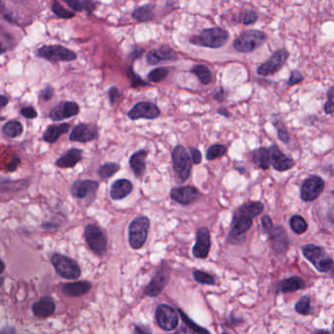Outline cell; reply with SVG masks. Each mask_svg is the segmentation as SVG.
Wrapping results in <instances>:
<instances>
[{"label": "cell", "instance_id": "6da1fadb", "mask_svg": "<svg viewBox=\"0 0 334 334\" xmlns=\"http://www.w3.org/2000/svg\"><path fill=\"white\" fill-rule=\"evenodd\" d=\"M264 210V205L261 202L245 203L234 212L231 222V229L227 240L234 243L241 235L246 233L253 225V219L261 214Z\"/></svg>", "mask_w": 334, "mask_h": 334}, {"label": "cell", "instance_id": "7a4b0ae2", "mask_svg": "<svg viewBox=\"0 0 334 334\" xmlns=\"http://www.w3.org/2000/svg\"><path fill=\"white\" fill-rule=\"evenodd\" d=\"M229 39V35L226 29L221 27H211L204 29L198 36L190 39V42L194 45L217 49L223 47Z\"/></svg>", "mask_w": 334, "mask_h": 334}, {"label": "cell", "instance_id": "3957f363", "mask_svg": "<svg viewBox=\"0 0 334 334\" xmlns=\"http://www.w3.org/2000/svg\"><path fill=\"white\" fill-rule=\"evenodd\" d=\"M172 161L177 184H185L191 174L193 164L187 148L183 145H176L172 151Z\"/></svg>", "mask_w": 334, "mask_h": 334}, {"label": "cell", "instance_id": "277c9868", "mask_svg": "<svg viewBox=\"0 0 334 334\" xmlns=\"http://www.w3.org/2000/svg\"><path fill=\"white\" fill-rule=\"evenodd\" d=\"M150 228V220L146 216H139L129 225V243L134 249H141L146 243Z\"/></svg>", "mask_w": 334, "mask_h": 334}, {"label": "cell", "instance_id": "5b68a950", "mask_svg": "<svg viewBox=\"0 0 334 334\" xmlns=\"http://www.w3.org/2000/svg\"><path fill=\"white\" fill-rule=\"evenodd\" d=\"M51 264L57 275L64 280H79L80 278L81 270L79 264L66 255H52Z\"/></svg>", "mask_w": 334, "mask_h": 334}, {"label": "cell", "instance_id": "8992f818", "mask_svg": "<svg viewBox=\"0 0 334 334\" xmlns=\"http://www.w3.org/2000/svg\"><path fill=\"white\" fill-rule=\"evenodd\" d=\"M171 271H172V267L170 266L169 262L163 260L159 267H157L152 280L145 286L143 290L144 295H146L148 297L159 296L169 282Z\"/></svg>", "mask_w": 334, "mask_h": 334}, {"label": "cell", "instance_id": "52a82bcc", "mask_svg": "<svg viewBox=\"0 0 334 334\" xmlns=\"http://www.w3.org/2000/svg\"><path fill=\"white\" fill-rule=\"evenodd\" d=\"M302 253L321 272H329L333 269V260L326 256L325 250L321 246L307 244L302 247Z\"/></svg>", "mask_w": 334, "mask_h": 334}, {"label": "cell", "instance_id": "ba28073f", "mask_svg": "<svg viewBox=\"0 0 334 334\" xmlns=\"http://www.w3.org/2000/svg\"><path fill=\"white\" fill-rule=\"evenodd\" d=\"M84 239L94 254L101 257L107 250V237L104 230L97 225L89 224L84 227Z\"/></svg>", "mask_w": 334, "mask_h": 334}, {"label": "cell", "instance_id": "9c48e42d", "mask_svg": "<svg viewBox=\"0 0 334 334\" xmlns=\"http://www.w3.org/2000/svg\"><path fill=\"white\" fill-rule=\"evenodd\" d=\"M265 33L257 29H250L242 33L234 40L233 48L240 53H250L260 47L266 40Z\"/></svg>", "mask_w": 334, "mask_h": 334}, {"label": "cell", "instance_id": "30bf717a", "mask_svg": "<svg viewBox=\"0 0 334 334\" xmlns=\"http://www.w3.org/2000/svg\"><path fill=\"white\" fill-rule=\"evenodd\" d=\"M178 311L174 307L167 304H160L155 311V320L161 329L173 331L178 326Z\"/></svg>", "mask_w": 334, "mask_h": 334}, {"label": "cell", "instance_id": "8fae6325", "mask_svg": "<svg viewBox=\"0 0 334 334\" xmlns=\"http://www.w3.org/2000/svg\"><path fill=\"white\" fill-rule=\"evenodd\" d=\"M38 57L51 62H70L77 59V54L61 45H45L37 51Z\"/></svg>", "mask_w": 334, "mask_h": 334}, {"label": "cell", "instance_id": "7c38bea8", "mask_svg": "<svg viewBox=\"0 0 334 334\" xmlns=\"http://www.w3.org/2000/svg\"><path fill=\"white\" fill-rule=\"evenodd\" d=\"M99 188V183L93 179H78L71 186V193L78 200H87L93 203L96 192Z\"/></svg>", "mask_w": 334, "mask_h": 334}, {"label": "cell", "instance_id": "4fadbf2b", "mask_svg": "<svg viewBox=\"0 0 334 334\" xmlns=\"http://www.w3.org/2000/svg\"><path fill=\"white\" fill-rule=\"evenodd\" d=\"M288 56H289V52L284 48L277 50L267 61L258 67L257 73L263 77L274 75L275 73L279 72L281 68L283 67V65L285 64V62L288 59Z\"/></svg>", "mask_w": 334, "mask_h": 334}, {"label": "cell", "instance_id": "5bb4252c", "mask_svg": "<svg viewBox=\"0 0 334 334\" xmlns=\"http://www.w3.org/2000/svg\"><path fill=\"white\" fill-rule=\"evenodd\" d=\"M324 186V180L319 175H312L308 177L301 186V199L305 202L316 200L323 191Z\"/></svg>", "mask_w": 334, "mask_h": 334}, {"label": "cell", "instance_id": "9a60e30c", "mask_svg": "<svg viewBox=\"0 0 334 334\" xmlns=\"http://www.w3.org/2000/svg\"><path fill=\"white\" fill-rule=\"evenodd\" d=\"M99 136L98 129L94 124H79L76 126L69 136V139L74 142L86 143L94 141Z\"/></svg>", "mask_w": 334, "mask_h": 334}, {"label": "cell", "instance_id": "2e32d148", "mask_svg": "<svg viewBox=\"0 0 334 334\" xmlns=\"http://www.w3.org/2000/svg\"><path fill=\"white\" fill-rule=\"evenodd\" d=\"M160 109L154 103L142 101L137 103L129 113L128 116L131 120H135L139 119L145 120H155L160 116Z\"/></svg>", "mask_w": 334, "mask_h": 334}, {"label": "cell", "instance_id": "e0dca14e", "mask_svg": "<svg viewBox=\"0 0 334 334\" xmlns=\"http://www.w3.org/2000/svg\"><path fill=\"white\" fill-rule=\"evenodd\" d=\"M211 249V234L207 227H200L196 231V242L192 254L197 259H206Z\"/></svg>", "mask_w": 334, "mask_h": 334}, {"label": "cell", "instance_id": "ac0fdd59", "mask_svg": "<svg viewBox=\"0 0 334 334\" xmlns=\"http://www.w3.org/2000/svg\"><path fill=\"white\" fill-rule=\"evenodd\" d=\"M170 196L177 204L187 206L199 198L200 192L196 187L185 186L172 188L170 191Z\"/></svg>", "mask_w": 334, "mask_h": 334}, {"label": "cell", "instance_id": "d6986e66", "mask_svg": "<svg viewBox=\"0 0 334 334\" xmlns=\"http://www.w3.org/2000/svg\"><path fill=\"white\" fill-rule=\"evenodd\" d=\"M79 112L80 106L76 102L64 101L60 102L50 111L49 118L55 122H60L77 116Z\"/></svg>", "mask_w": 334, "mask_h": 334}, {"label": "cell", "instance_id": "ffe728a7", "mask_svg": "<svg viewBox=\"0 0 334 334\" xmlns=\"http://www.w3.org/2000/svg\"><path fill=\"white\" fill-rule=\"evenodd\" d=\"M268 152L270 157V164L275 170L279 172H284L294 166V160L284 155L277 145H271L268 148Z\"/></svg>", "mask_w": 334, "mask_h": 334}, {"label": "cell", "instance_id": "44dd1931", "mask_svg": "<svg viewBox=\"0 0 334 334\" xmlns=\"http://www.w3.org/2000/svg\"><path fill=\"white\" fill-rule=\"evenodd\" d=\"M56 304L52 297L44 296L35 302L32 306V311L34 315L40 320H45L51 317L55 313Z\"/></svg>", "mask_w": 334, "mask_h": 334}, {"label": "cell", "instance_id": "7402d4cb", "mask_svg": "<svg viewBox=\"0 0 334 334\" xmlns=\"http://www.w3.org/2000/svg\"><path fill=\"white\" fill-rule=\"evenodd\" d=\"M269 234L270 245L271 248L280 254H283L288 250L289 247V240L285 230L281 227H277L272 228Z\"/></svg>", "mask_w": 334, "mask_h": 334}, {"label": "cell", "instance_id": "603a6c76", "mask_svg": "<svg viewBox=\"0 0 334 334\" xmlns=\"http://www.w3.org/2000/svg\"><path fill=\"white\" fill-rule=\"evenodd\" d=\"M134 190V185L131 180L120 178L115 180L110 187V197L114 201L123 200L128 197Z\"/></svg>", "mask_w": 334, "mask_h": 334}, {"label": "cell", "instance_id": "cb8c5ba5", "mask_svg": "<svg viewBox=\"0 0 334 334\" xmlns=\"http://www.w3.org/2000/svg\"><path fill=\"white\" fill-rule=\"evenodd\" d=\"M148 152L144 149H140L130 157V167L136 178L141 179L146 172V159Z\"/></svg>", "mask_w": 334, "mask_h": 334}, {"label": "cell", "instance_id": "d4e9b609", "mask_svg": "<svg viewBox=\"0 0 334 334\" xmlns=\"http://www.w3.org/2000/svg\"><path fill=\"white\" fill-rule=\"evenodd\" d=\"M148 64L157 65L165 61L176 60V53L169 45H162L159 49L151 50L146 57Z\"/></svg>", "mask_w": 334, "mask_h": 334}, {"label": "cell", "instance_id": "484cf974", "mask_svg": "<svg viewBox=\"0 0 334 334\" xmlns=\"http://www.w3.org/2000/svg\"><path fill=\"white\" fill-rule=\"evenodd\" d=\"M93 287L89 281H75L64 283L61 286V290L68 297H80L87 294Z\"/></svg>", "mask_w": 334, "mask_h": 334}, {"label": "cell", "instance_id": "4316f807", "mask_svg": "<svg viewBox=\"0 0 334 334\" xmlns=\"http://www.w3.org/2000/svg\"><path fill=\"white\" fill-rule=\"evenodd\" d=\"M82 159V150L78 148H72L68 150L67 152L59 157L55 165L60 169H69L74 168L77 164H79Z\"/></svg>", "mask_w": 334, "mask_h": 334}, {"label": "cell", "instance_id": "83f0119b", "mask_svg": "<svg viewBox=\"0 0 334 334\" xmlns=\"http://www.w3.org/2000/svg\"><path fill=\"white\" fill-rule=\"evenodd\" d=\"M70 131V125L69 124H60V125H51L49 126L42 136L43 141L47 143H55L59 137L63 134H67Z\"/></svg>", "mask_w": 334, "mask_h": 334}, {"label": "cell", "instance_id": "f1b7e54d", "mask_svg": "<svg viewBox=\"0 0 334 334\" xmlns=\"http://www.w3.org/2000/svg\"><path fill=\"white\" fill-rule=\"evenodd\" d=\"M279 291L281 293H289L298 291L305 287V282L299 277H291L279 283Z\"/></svg>", "mask_w": 334, "mask_h": 334}, {"label": "cell", "instance_id": "f546056e", "mask_svg": "<svg viewBox=\"0 0 334 334\" xmlns=\"http://www.w3.org/2000/svg\"><path fill=\"white\" fill-rule=\"evenodd\" d=\"M252 160L259 168L267 170L270 166V157L268 150L263 147L255 150L252 153Z\"/></svg>", "mask_w": 334, "mask_h": 334}, {"label": "cell", "instance_id": "4dcf8cb0", "mask_svg": "<svg viewBox=\"0 0 334 334\" xmlns=\"http://www.w3.org/2000/svg\"><path fill=\"white\" fill-rule=\"evenodd\" d=\"M23 131H24L23 125L19 120H9L5 123L4 126L2 127V133L9 138L19 137L23 134Z\"/></svg>", "mask_w": 334, "mask_h": 334}, {"label": "cell", "instance_id": "1f68e13d", "mask_svg": "<svg viewBox=\"0 0 334 334\" xmlns=\"http://www.w3.org/2000/svg\"><path fill=\"white\" fill-rule=\"evenodd\" d=\"M154 5L147 4L135 9L133 12V18L138 22H148L154 19Z\"/></svg>", "mask_w": 334, "mask_h": 334}, {"label": "cell", "instance_id": "d6a6232c", "mask_svg": "<svg viewBox=\"0 0 334 334\" xmlns=\"http://www.w3.org/2000/svg\"><path fill=\"white\" fill-rule=\"evenodd\" d=\"M191 72L197 76V78L199 79L202 84L207 85L209 84L212 79H213V75L212 72L210 71V69L205 66V65H195L194 67L191 69Z\"/></svg>", "mask_w": 334, "mask_h": 334}, {"label": "cell", "instance_id": "836d02e7", "mask_svg": "<svg viewBox=\"0 0 334 334\" xmlns=\"http://www.w3.org/2000/svg\"><path fill=\"white\" fill-rule=\"evenodd\" d=\"M120 166L118 163L114 162H109L103 164L99 169H98V174L101 178L107 179L114 174H117L120 171Z\"/></svg>", "mask_w": 334, "mask_h": 334}, {"label": "cell", "instance_id": "e575fe53", "mask_svg": "<svg viewBox=\"0 0 334 334\" xmlns=\"http://www.w3.org/2000/svg\"><path fill=\"white\" fill-rule=\"evenodd\" d=\"M177 311H178V314H179V316H180V318L183 320V322L188 327V331L189 332H197V333H204V332H206V333H209V331L207 329L201 327L198 324H196L194 321H192L183 310L177 309Z\"/></svg>", "mask_w": 334, "mask_h": 334}, {"label": "cell", "instance_id": "d590c367", "mask_svg": "<svg viewBox=\"0 0 334 334\" xmlns=\"http://www.w3.org/2000/svg\"><path fill=\"white\" fill-rule=\"evenodd\" d=\"M290 227L291 229L294 231L295 233L297 234H302L304 232H306L308 229L307 222L305 221V219L299 215L293 216L290 219Z\"/></svg>", "mask_w": 334, "mask_h": 334}, {"label": "cell", "instance_id": "8d00e7d4", "mask_svg": "<svg viewBox=\"0 0 334 334\" xmlns=\"http://www.w3.org/2000/svg\"><path fill=\"white\" fill-rule=\"evenodd\" d=\"M227 149L223 144H214L208 148L206 153V159L208 161H213L220 157H223L227 153Z\"/></svg>", "mask_w": 334, "mask_h": 334}, {"label": "cell", "instance_id": "74e56055", "mask_svg": "<svg viewBox=\"0 0 334 334\" xmlns=\"http://www.w3.org/2000/svg\"><path fill=\"white\" fill-rule=\"evenodd\" d=\"M295 310L298 314L308 316L312 314V304L309 296H303L295 305Z\"/></svg>", "mask_w": 334, "mask_h": 334}, {"label": "cell", "instance_id": "f35d334b", "mask_svg": "<svg viewBox=\"0 0 334 334\" xmlns=\"http://www.w3.org/2000/svg\"><path fill=\"white\" fill-rule=\"evenodd\" d=\"M193 279L195 280L196 282L200 283V284H205V285H214L216 283V279L212 275L203 271V270H199L196 269L193 271Z\"/></svg>", "mask_w": 334, "mask_h": 334}, {"label": "cell", "instance_id": "ab89813d", "mask_svg": "<svg viewBox=\"0 0 334 334\" xmlns=\"http://www.w3.org/2000/svg\"><path fill=\"white\" fill-rule=\"evenodd\" d=\"M168 74H169V70L167 68H157L149 73L148 80L152 82H160L165 78H167Z\"/></svg>", "mask_w": 334, "mask_h": 334}, {"label": "cell", "instance_id": "60d3db41", "mask_svg": "<svg viewBox=\"0 0 334 334\" xmlns=\"http://www.w3.org/2000/svg\"><path fill=\"white\" fill-rule=\"evenodd\" d=\"M53 13L58 16L59 18H63V19H71L75 16V13L74 12H71L69 11L67 9H65L63 6H61L56 0L54 1L53 4H52V7H51Z\"/></svg>", "mask_w": 334, "mask_h": 334}, {"label": "cell", "instance_id": "b9f144b4", "mask_svg": "<svg viewBox=\"0 0 334 334\" xmlns=\"http://www.w3.org/2000/svg\"><path fill=\"white\" fill-rule=\"evenodd\" d=\"M323 110L328 115L334 113V86L330 87L327 92V101L324 104Z\"/></svg>", "mask_w": 334, "mask_h": 334}, {"label": "cell", "instance_id": "7bdbcfd3", "mask_svg": "<svg viewBox=\"0 0 334 334\" xmlns=\"http://www.w3.org/2000/svg\"><path fill=\"white\" fill-rule=\"evenodd\" d=\"M274 124H275V126H276V128L278 130V135H279V137H280L281 141H283L285 143L286 142H289L290 137H289V134L287 133V130H286L285 126L282 123H280L279 125L277 123H274Z\"/></svg>", "mask_w": 334, "mask_h": 334}, {"label": "cell", "instance_id": "ee69618b", "mask_svg": "<svg viewBox=\"0 0 334 334\" xmlns=\"http://www.w3.org/2000/svg\"><path fill=\"white\" fill-rule=\"evenodd\" d=\"M20 114L27 118V119H35L38 117V113L36 111V109L32 106H27V107H24L21 109L20 111Z\"/></svg>", "mask_w": 334, "mask_h": 334}, {"label": "cell", "instance_id": "f6af8a7d", "mask_svg": "<svg viewBox=\"0 0 334 334\" xmlns=\"http://www.w3.org/2000/svg\"><path fill=\"white\" fill-rule=\"evenodd\" d=\"M257 19H258L257 13L255 11H253V10H249V11H247L245 13V15H244L242 22H243L244 25L247 26V25H251V24L255 23L257 21Z\"/></svg>", "mask_w": 334, "mask_h": 334}, {"label": "cell", "instance_id": "bcb514c9", "mask_svg": "<svg viewBox=\"0 0 334 334\" xmlns=\"http://www.w3.org/2000/svg\"><path fill=\"white\" fill-rule=\"evenodd\" d=\"M69 7H71L74 11L77 12H81L84 9L83 4L80 2V0H63Z\"/></svg>", "mask_w": 334, "mask_h": 334}, {"label": "cell", "instance_id": "7dc6e473", "mask_svg": "<svg viewBox=\"0 0 334 334\" xmlns=\"http://www.w3.org/2000/svg\"><path fill=\"white\" fill-rule=\"evenodd\" d=\"M189 151H190V157H191L192 163L195 165H199L202 162V154H201L200 150H198L197 148L190 147Z\"/></svg>", "mask_w": 334, "mask_h": 334}, {"label": "cell", "instance_id": "c3c4849f", "mask_svg": "<svg viewBox=\"0 0 334 334\" xmlns=\"http://www.w3.org/2000/svg\"><path fill=\"white\" fill-rule=\"evenodd\" d=\"M303 79H304V77H303V75L300 73V72H298V71H293L292 73H291V76H290V78H289V80H288V85H295V84H298L299 82H301L302 80H303Z\"/></svg>", "mask_w": 334, "mask_h": 334}, {"label": "cell", "instance_id": "681fc988", "mask_svg": "<svg viewBox=\"0 0 334 334\" xmlns=\"http://www.w3.org/2000/svg\"><path fill=\"white\" fill-rule=\"evenodd\" d=\"M54 94V89L51 87V86H46L43 90H41V93L40 94V97L44 100V101H47V100H50L52 98Z\"/></svg>", "mask_w": 334, "mask_h": 334}, {"label": "cell", "instance_id": "f907efd6", "mask_svg": "<svg viewBox=\"0 0 334 334\" xmlns=\"http://www.w3.org/2000/svg\"><path fill=\"white\" fill-rule=\"evenodd\" d=\"M41 227H42V229H44L45 231L54 232V231H56V230L58 229L59 225L56 224V223H54V222H44V223H42Z\"/></svg>", "mask_w": 334, "mask_h": 334}, {"label": "cell", "instance_id": "816d5d0a", "mask_svg": "<svg viewBox=\"0 0 334 334\" xmlns=\"http://www.w3.org/2000/svg\"><path fill=\"white\" fill-rule=\"evenodd\" d=\"M119 96H120V92L118 88L116 87H112L110 90H109V99H110V102L112 104H115L118 99H119Z\"/></svg>", "mask_w": 334, "mask_h": 334}, {"label": "cell", "instance_id": "f5cc1de1", "mask_svg": "<svg viewBox=\"0 0 334 334\" xmlns=\"http://www.w3.org/2000/svg\"><path fill=\"white\" fill-rule=\"evenodd\" d=\"M20 164H21V159L18 156H15L11 162L7 165V171L8 172L16 171L18 169V167L20 166Z\"/></svg>", "mask_w": 334, "mask_h": 334}, {"label": "cell", "instance_id": "db71d44e", "mask_svg": "<svg viewBox=\"0 0 334 334\" xmlns=\"http://www.w3.org/2000/svg\"><path fill=\"white\" fill-rule=\"evenodd\" d=\"M262 226H263V228L267 232H269L274 228L272 221L268 216H265V217L262 218Z\"/></svg>", "mask_w": 334, "mask_h": 334}, {"label": "cell", "instance_id": "11a10c76", "mask_svg": "<svg viewBox=\"0 0 334 334\" xmlns=\"http://www.w3.org/2000/svg\"><path fill=\"white\" fill-rule=\"evenodd\" d=\"M130 78L132 79V82H133V85L134 86H137V85H140V84H147V82L143 81L141 79H139L134 72L131 70V73H130Z\"/></svg>", "mask_w": 334, "mask_h": 334}, {"label": "cell", "instance_id": "9f6ffc18", "mask_svg": "<svg viewBox=\"0 0 334 334\" xmlns=\"http://www.w3.org/2000/svg\"><path fill=\"white\" fill-rule=\"evenodd\" d=\"M135 333H151V330L144 325H134Z\"/></svg>", "mask_w": 334, "mask_h": 334}, {"label": "cell", "instance_id": "6f0895ef", "mask_svg": "<svg viewBox=\"0 0 334 334\" xmlns=\"http://www.w3.org/2000/svg\"><path fill=\"white\" fill-rule=\"evenodd\" d=\"M225 93H224V90L223 89H221L219 93H217L216 94V95H215V98L217 99V100H220V101H223L224 100V98H225Z\"/></svg>", "mask_w": 334, "mask_h": 334}, {"label": "cell", "instance_id": "680465c9", "mask_svg": "<svg viewBox=\"0 0 334 334\" xmlns=\"http://www.w3.org/2000/svg\"><path fill=\"white\" fill-rule=\"evenodd\" d=\"M0 99H1V107H5L7 105V103H8V98L6 96H4V95H1L0 96Z\"/></svg>", "mask_w": 334, "mask_h": 334}, {"label": "cell", "instance_id": "91938a15", "mask_svg": "<svg viewBox=\"0 0 334 334\" xmlns=\"http://www.w3.org/2000/svg\"><path fill=\"white\" fill-rule=\"evenodd\" d=\"M219 114H221V115H223V116H225V117H229V113L228 112H227V110L226 109H223V108H221V109H219Z\"/></svg>", "mask_w": 334, "mask_h": 334}, {"label": "cell", "instance_id": "94428289", "mask_svg": "<svg viewBox=\"0 0 334 334\" xmlns=\"http://www.w3.org/2000/svg\"><path fill=\"white\" fill-rule=\"evenodd\" d=\"M4 268H5V264H4V262H3V261H1V270H0V272H1V274H3V271H4Z\"/></svg>", "mask_w": 334, "mask_h": 334}, {"label": "cell", "instance_id": "6125c7cd", "mask_svg": "<svg viewBox=\"0 0 334 334\" xmlns=\"http://www.w3.org/2000/svg\"><path fill=\"white\" fill-rule=\"evenodd\" d=\"M333 332H334V328H333Z\"/></svg>", "mask_w": 334, "mask_h": 334}]
</instances>
